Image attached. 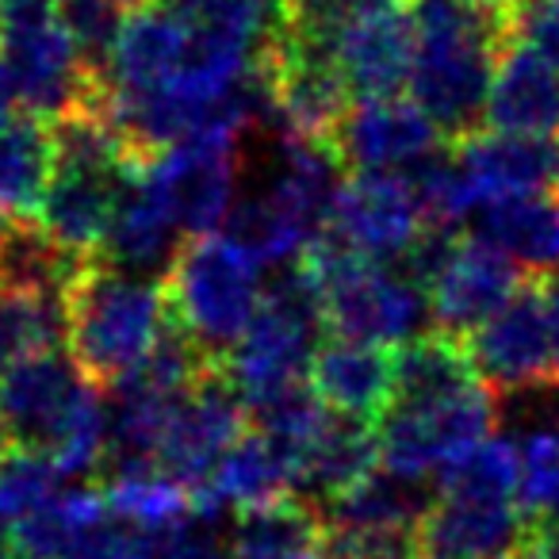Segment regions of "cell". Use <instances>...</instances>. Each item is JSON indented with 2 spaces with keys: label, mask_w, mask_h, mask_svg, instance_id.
<instances>
[{
  "label": "cell",
  "mask_w": 559,
  "mask_h": 559,
  "mask_svg": "<svg viewBox=\"0 0 559 559\" xmlns=\"http://www.w3.org/2000/svg\"><path fill=\"white\" fill-rule=\"evenodd\" d=\"M540 284H544V299H548V314H551V368H556V376H559V272L540 280Z\"/></svg>",
  "instance_id": "cell-39"
},
{
  "label": "cell",
  "mask_w": 559,
  "mask_h": 559,
  "mask_svg": "<svg viewBox=\"0 0 559 559\" xmlns=\"http://www.w3.org/2000/svg\"><path fill=\"white\" fill-rule=\"evenodd\" d=\"M127 4H131V9H139V4H157V0H127Z\"/></svg>",
  "instance_id": "cell-45"
},
{
  "label": "cell",
  "mask_w": 559,
  "mask_h": 559,
  "mask_svg": "<svg viewBox=\"0 0 559 559\" xmlns=\"http://www.w3.org/2000/svg\"><path fill=\"white\" fill-rule=\"evenodd\" d=\"M406 559H433V556H426V551H414V556H406Z\"/></svg>",
  "instance_id": "cell-46"
},
{
  "label": "cell",
  "mask_w": 559,
  "mask_h": 559,
  "mask_svg": "<svg viewBox=\"0 0 559 559\" xmlns=\"http://www.w3.org/2000/svg\"><path fill=\"white\" fill-rule=\"evenodd\" d=\"M215 525H218L215 518H203L195 510L185 525L157 536V559H234L230 544L218 536Z\"/></svg>",
  "instance_id": "cell-38"
},
{
  "label": "cell",
  "mask_w": 559,
  "mask_h": 559,
  "mask_svg": "<svg viewBox=\"0 0 559 559\" xmlns=\"http://www.w3.org/2000/svg\"><path fill=\"white\" fill-rule=\"evenodd\" d=\"M127 12H131L127 0H55V20L62 24V32L70 35V43L96 78L104 73L111 50H116Z\"/></svg>",
  "instance_id": "cell-34"
},
{
  "label": "cell",
  "mask_w": 559,
  "mask_h": 559,
  "mask_svg": "<svg viewBox=\"0 0 559 559\" xmlns=\"http://www.w3.org/2000/svg\"><path fill=\"white\" fill-rule=\"evenodd\" d=\"M165 322V280L131 276L100 257H88L66 292V353L96 388L139 376Z\"/></svg>",
  "instance_id": "cell-3"
},
{
  "label": "cell",
  "mask_w": 559,
  "mask_h": 559,
  "mask_svg": "<svg viewBox=\"0 0 559 559\" xmlns=\"http://www.w3.org/2000/svg\"><path fill=\"white\" fill-rule=\"evenodd\" d=\"M50 177H55V139L47 119L16 116L0 127V215H39Z\"/></svg>",
  "instance_id": "cell-30"
},
{
  "label": "cell",
  "mask_w": 559,
  "mask_h": 559,
  "mask_svg": "<svg viewBox=\"0 0 559 559\" xmlns=\"http://www.w3.org/2000/svg\"><path fill=\"white\" fill-rule=\"evenodd\" d=\"M452 157L464 169L479 207L502 195L551 192L559 185V146L551 139L479 131L452 142Z\"/></svg>",
  "instance_id": "cell-20"
},
{
  "label": "cell",
  "mask_w": 559,
  "mask_h": 559,
  "mask_svg": "<svg viewBox=\"0 0 559 559\" xmlns=\"http://www.w3.org/2000/svg\"><path fill=\"white\" fill-rule=\"evenodd\" d=\"M487 131L518 139L559 134V66L536 50L506 43L487 96Z\"/></svg>",
  "instance_id": "cell-23"
},
{
  "label": "cell",
  "mask_w": 559,
  "mask_h": 559,
  "mask_svg": "<svg viewBox=\"0 0 559 559\" xmlns=\"http://www.w3.org/2000/svg\"><path fill=\"white\" fill-rule=\"evenodd\" d=\"M521 269L479 238H460L444 269L429 284L433 330L467 342L521 292Z\"/></svg>",
  "instance_id": "cell-15"
},
{
  "label": "cell",
  "mask_w": 559,
  "mask_h": 559,
  "mask_svg": "<svg viewBox=\"0 0 559 559\" xmlns=\"http://www.w3.org/2000/svg\"><path fill=\"white\" fill-rule=\"evenodd\" d=\"M495 426L506 441H528V437H559V376H540L510 391H495Z\"/></svg>",
  "instance_id": "cell-36"
},
{
  "label": "cell",
  "mask_w": 559,
  "mask_h": 559,
  "mask_svg": "<svg viewBox=\"0 0 559 559\" xmlns=\"http://www.w3.org/2000/svg\"><path fill=\"white\" fill-rule=\"evenodd\" d=\"M345 169L353 173H391L411 177L426 162H433L449 139L437 123L406 96H376V100H353L342 127L330 139Z\"/></svg>",
  "instance_id": "cell-11"
},
{
  "label": "cell",
  "mask_w": 559,
  "mask_h": 559,
  "mask_svg": "<svg viewBox=\"0 0 559 559\" xmlns=\"http://www.w3.org/2000/svg\"><path fill=\"white\" fill-rule=\"evenodd\" d=\"M100 490L111 510L146 536H165L169 528L185 525L195 513L192 490H185L177 479H169L157 467L154 472H131V475H116V479H104Z\"/></svg>",
  "instance_id": "cell-31"
},
{
  "label": "cell",
  "mask_w": 559,
  "mask_h": 559,
  "mask_svg": "<svg viewBox=\"0 0 559 559\" xmlns=\"http://www.w3.org/2000/svg\"><path fill=\"white\" fill-rule=\"evenodd\" d=\"M533 540V525L518 498H479L437 490L421 521L418 551L433 559H506Z\"/></svg>",
  "instance_id": "cell-16"
},
{
  "label": "cell",
  "mask_w": 559,
  "mask_h": 559,
  "mask_svg": "<svg viewBox=\"0 0 559 559\" xmlns=\"http://www.w3.org/2000/svg\"><path fill=\"white\" fill-rule=\"evenodd\" d=\"M330 58L357 100L399 96V88L411 81L414 62V27L406 9H391L342 27L330 43Z\"/></svg>",
  "instance_id": "cell-21"
},
{
  "label": "cell",
  "mask_w": 559,
  "mask_h": 559,
  "mask_svg": "<svg viewBox=\"0 0 559 559\" xmlns=\"http://www.w3.org/2000/svg\"><path fill=\"white\" fill-rule=\"evenodd\" d=\"M391 365H395L391 406H433L483 388L472 357H467V345L456 342V337L437 334V330L418 337V342L391 349Z\"/></svg>",
  "instance_id": "cell-29"
},
{
  "label": "cell",
  "mask_w": 559,
  "mask_h": 559,
  "mask_svg": "<svg viewBox=\"0 0 559 559\" xmlns=\"http://www.w3.org/2000/svg\"><path fill=\"white\" fill-rule=\"evenodd\" d=\"M556 146H559V139H556Z\"/></svg>",
  "instance_id": "cell-49"
},
{
  "label": "cell",
  "mask_w": 559,
  "mask_h": 559,
  "mask_svg": "<svg viewBox=\"0 0 559 559\" xmlns=\"http://www.w3.org/2000/svg\"><path fill=\"white\" fill-rule=\"evenodd\" d=\"M380 467V437H376V421L345 418V414L330 411L322 433L311 441V449L299 460L296 475V498L311 506H326L330 498L345 495L357 487L365 475Z\"/></svg>",
  "instance_id": "cell-26"
},
{
  "label": "cell",
  "mask_w": 559,
  "mask_h": 559,
  "mask_svg": "<svg viewBox=\"0 0 559 559\" xmlns=\"http://www.w3.org/2000/svg\"><path fill=\"white\" fill-rule=\"evenodd\" d=\"M16 559H131L146 533L108 506L100 487H70L12 528Z\"/></svg>",
  "instance_id": "cell-13"
},
{
  "label": "cell",
  "mask_w": 559,
  "mask_h": 559,
  "mask_svg": "<svg viewBox=\"0 0 559 559\" xmlns=\"http://www.w3.org/2000/svg\"><path fill=\"white\" fill-rule=\"evenodd\" d=\"M139 165L131 169H108V165H55V177L43 195L39 223L47 234H55L62 246L73 253L96 257L108 238L111 215L119 207L127 180L134 177Z\"/></svg>",
  "instance_id": "cell-18"
},
{
  "label": "cell",
  "mask_w": 559,
  "mask_h": 559,
  "mask_svg": "<svg viewBox=\"0 0 559 559\" xmlns=\"http://www.w3.org/2000/svg\"><path fill=\"white\" fill-rule=\"evenodd\" d=\"M0 35H4V9H0Z\"/></svg>",
  "instance_id": "cell-47"
},
{
  "label": "cell",
  "mask_w": 559,
  "mask_h": 559,
  "mask_svg": "<svg viewBox=\"0 0 559 559\" xmlns=\"http://www.w3.org/2000/svg\"><path fill=\"white\" fill-rule=\"evenodd\" d=\"M246 403L238 399L234 383L226 380L223 368H211L195 388H188L173 403L162 452H157V472L177 479L195 498L218 460L246 433Z\"/></svg>",
  "instance_id": "cell-10"
},
{
  "label": "cell",
  "mask_w": 559,
  "mask_h": 559,
  "mask_svg": "<svg viewBox=\"0 0 559 559\" xmlns=\"http://www.w3.org/2000/svg\"><path fill=\"white\" fill-rule=\"evenodd\" d=\"M490 421H495V403H490L487 388H475L467 395L433 406H391L376 421L380 464L388 472L437 487V479L452 464H460L467 452L487 441Z\"/></svg>",
  "instance_id": "cell-8"
},
{
  "label": "cell",
  "mask_w": 559,
  "mask_h": 559,
  "mask_svg": "<svg viewBox=\"0 0 559 559\" xmlns=\"http://www.w3.org/2000/svg\"><path fill=\"white\" fill-rule=\"evenodd\" d=\"M296 460L280 449L272 437L261 429H246L234 441V449L218 460L211 479L195 495V510L203 518H223L226 510H257V506L280 502V498L296 495Z\"/></svg>",
  "instance_id": "cell-22"
},
{
  "label": "cell",
  "mask_w": 559,
  "mask_h": 559,
  "mask_svg": "<svg viewBox=\"0 0 559 559\" xmlns=\"http://www.w3.org/2000/svg\"><path fill=\"white\" fill-rule=\"evenodd\" d=\"M188 58H192V27L173 9H165L162 0L139 4L127 12L100 85L116 96L150 93V88L173 85L188 70Z\"/></svg>",
  "instance_id": "cell-17"
},
{
  "label": "cell",
  "mask_w": 559,
  "mask_h": 559,
  "mask_svg": "<svg viewBox=\"0 0 559 559\" xmlns=\"http://www.w3.org/2000/svg\"><path fill=\"white\" fill-rule=\"evenodd\" d=\"M414 62L406 93L449 142L487 131V96L506 24L479 0H406Z\"/></svg>",
  "instance_id": "cell-1"
},
{
  "label": "cell",
  "mask_w": 559,
  "mask_h": 559,
  "mask_svg": "<svg viewBox=\"0 0 559 559\" xmlns=\"http://www.w3.org/2000/svg\"><path fill=\"white\" fill-rule=\"evenodd\" d=\"M322 334H326V314H322V296L314 280L299 261L280 269L276 280L264 284L253 326L223 365L226 380L246 403V414L311 383L314 357L326 345Z\"/></svg>",
  "instance_id": "cell-5"
},
{
  "label": "cell",
  "mask_w": 559,
  "mask_h": 559,
  "mask_svg": "<svg viewBox=\"0 0 559 559\" xmlns=\"http://www.w3.org/2000/svg\"><path fill=\"white\" fill-rule=\"evenodd\" d=\"M299 264L322 296L330 337L399 349V345L426 337L433 326L429 292L418 280L406 276L399 264L368 261V257L353 253L330 230L311 241Z\"/></svg>",
  "instance_id": "cell-4"
},
{
  "label": "cell",
  "mask_w": 559,
  "mask_h": 559,
  "mask_svg": "<svg viewBox=\"0 0 559 559\" xmlns=\"http://www.w3.org/2000/svg\"><path fill=\"white\" fill-rule=\"evenodd\" d=\"M66 475L43 452H20L12 449L0 464V518L12 528L27 521L32 513L47 510L58 495L66 490Z\"/></svg>",
  "instance_id": "cell-33"
},
{
  "label": "cell",
  "mask_w": 559,
  "mask_h": 559,
  "mask_svg": "<svg viewBox=\"0 0 559 559\" xmlns=\"http://www.w3.org/2000/svg\"><path fill=\"white\" fill-rule=\"evenodd\" d=\"M467 226L472 238L487 241L533 280H548L559 272V195H502L483 203Z\"/></svg>",
  "instance_id": "cell-24"
},
{
  "label": "cell",
  "mask_w": 559,
  "mask_h": 559,
  "mask_svg": "<svg viewBox=\"0 0 559 559\" xmlns=\"http://www.w3.org/2000/svg\"><path fill=\"white\" fill-rule=\"evenodd\" d=\"M528 559H559V528H533Z\"/></svg>",
  "instance_id": "cell-40"
},
{
  "label": "cell",
  "mask_w": 559,
  "mask_h": 559,
  "mask_svg": "<svg viewBox=\"0 0 559 559\" xmlns=\"http://www.w3.org/2000/svg\"><path fill=\"white\" fill-rule=\"evenodd\" d=\"M185 230L177 226L173 211L165 207V200L157 195V188L146 180L142 165L134 169V177L127 180L119 207L111 215L108 238L100 246V261H108L111 269H123L131 276L157 280L177 264L180 249H185Z\"/></svg>",
  "instance_id": "cell-19"
},
{
  "label": "cell",
  "mask_w": 559,
  "mask_h": 559,
  "mask_svg": "<svg viewBox=\"0 0 559 559\" xmlns=\"http://www.w3.org/2000/svg\"><path fill=\"white\" fill-rule=\"evenodd\" d=\"M518 449V506L533 528H559V437L510 441Z\"/></svg>",
  "instance_id": "cell-35"
},
{
  "label": "cell",
  "mask_w": 559,
  "mask_h": 559,
  "mask_svg": "<svg viewBox=\"0 0 559 559\" xmlns=\"http://www.w3.org/2000/svg\"><path fill=\"white\" fill-rule=\"evenodd\" d=\"M426 211L411 177L349 173L326 230L368 261L399 264L426 234Z\"/></svg>",
  "instance_id": "cell-12"
},
{
  "label": "cell",
  "mask_w": 559,
  "mask_h": 559,
  "mask_svg": "<svg viewBox=\"0 0 559 559\" xmlns=\"http://www.w3.org/2000/svg\"><path fill=\"white\" fill-rule=\"evenodd\" d=\"M4 223H9V218H4V215H0V230H4Z\"/></svg>",
  "instance_id": "cell-48"
},
{
  "label": "cell",
  "mask_w": 559,
  "mask_h": 559,
  "mask_svg": "<svg viewBox=\"0 0 559 559\" xmlns=\"http://www.w3.org/2000/svg\"><path fill=\"white\" fill-rule=\"evenodd\" d=\"M88 264L85 253L43 230L39 218H9L0 230V292L9 296H58L66 299L78 272Z\"/></svg>",
  "instance_id": "cell-27"
},
{
  "label": "cell",
  "mask_w": 559,
  "mask_h": 559,
  "mask_svg": "<svg viewBox=\"0 0 559 559\" xmlns=\"http://www.w3.org/2000/svg\"><path fill=\"white\" fill-rule=\"evenodd\" d=\"M234 559H326V521L322 510L288 495L280 502L234 513Z\"/></svg>",
  "instance_id": "cell-28"
},
{
  "label": "cell",
  "mask_w": 559,
  "mask_h": 559,
  "mask_svg": "<svg viewBox=\"0 0 559 559\" xmlns=\"http://www.w3.org/2000/svg\"><path fill=\"white\" fill-rule=\"evenodd\" d=\"M9 452H12V441H9V433H4V426H0V464H4Z\"/></svg>",
  "instance_id": "cell-44"
},
{
  "label": "cell",
  "mask_w": 559,
  "mask_h": 559,
  "mask_svg": "<svg viewBox=\"0 0 559 559\" xmlns=\"http://www.w3.org/2000/svg\"><path fill=\"white\" fill-rule=\"evenodd\" d=\"M169 314L215 365H226L261 311V261L226 234L195 238L165 276Z\"/></svg>",
  "instance_id": "cell-6"
},
{
  "label": "cell",
  "mask_w": 559,
  "mask_h": 559,
  "mask_svg": "<svg viewBox=\"0 0 559 559\" xmlns=\"http://www.w3.org/2000/svg\"><path fill=\"white\" fill-rule=\"evenodd\" d=\"M16 556V540H12V525L0 518V559H12Z\"/></svg>",
  "instance_id": "cell-42"
},
{
  "label": "cell",
  "mask_w": 559,
  "mask_h": 559,
  "mask_svg": "<svg viewBox=\"0 0 559 559\" xmlns=\"http://www.w3.org/2000/svg\"><path fill=\"white\" fill-rule=\"evenodd\" d=\"M66 345V299L0 292V376L35 353Z\"/></svg>",
  "instance_id": "cell-32"
},
{
  "label": "cell",
  "mask_w": 559,
  "mask_h": 559,
  "mask_svg": "<svg viewBox=\"0 0 559 559\" xmlns=\"http://www.w3.org/2000/svg\"><path fill=\"white\" fill-rule=\"evenodd\" d=\"M311 388L326 403V411L360 421H380L391 406V391H395L391 349L330 337L314 357Z\"/></svg>",
  "instance_id": "cell-25"
},
{
  "label": "cell",
  "mask_w": 559,
  "mask_h": 559,
  "mask_svg": "<svg viewBox=\"0 0 559 559\" xmlns=\"http://www.w3.org/2000/svg\"><path fill=\"white\" fill-rule=\"evenodd\" d=\"M464 345L490 395L551 376V314L540 280H525L518 296Z\"/></svg>",
  "instance_id": "cell-14"
},
{
  "label": "cell",
  "mask_w": 559,
  "mask_h": 559,
  "mask_svg": "<svg viewBox=\"0 0 559 559\" xmlns=\"http://www.w3.org/2000/svg\"><path fill=\"white\" fill-rule=\"evenodd\" d=\"M146 180L173 211L185 238H211L226 226L241 188V134L203 131L142 162Z\"/></svg>",
  "instance_id": "cell-9"
},
{
  "label": "cell",
  "mask_w": 559,
  "mask_h": 559,
  "mask_svg": "<svg viewBox=\"0 0 559 559\" xmlns=\"http://www.w3.org/2000/svg\"><path fill=\"white\" fill-rule=\"evenodd\" d=\"M502 24L506 43L528 47L559 66V0H518L502 16Z\"/></svg>",
  "instance_id": "cell-37"
},
{
  "label": "cell",
  "mask_w": 559,
  "mask_h": 559,
  "mask_svg": "<svg viewBox=\"0 0 559 559\" xmlns=\"http://www.w3.org/2000/svg\"><path fill=\"white\" fill-rule=\"evenodd\" d=\"M0 70L16 93L20 111L50 123L81 108L100 85L55 20V4L4 12Z\"/></svg>",
  "instance_id": "cell-7"
},
{
  "label": "cell",
  "mask_w": 559,
  "mask_h": 559,
  "mask_svg": "<svg viewBox=\"0 0 559 559\" xmlns=\"http://www.w3.org/2000/svg\"><path fill=\"white\" fill-rule=\"evenodd\" d=\"M479 4H483V9H490V12H498V16H506V12H510L518 0H479Z\"/></svg>",
  "instance_id": "cell-43"
},
{
  "label": "cell",
  "mask_w": 559,
  "mask_h": 559,
  "mask_svg": "<svg viewBox=\"0 0 559 559\" xmlns=\"http://www.w3.org/2000/svg\"><path fill=\"white\" fill-rule=\"evenodd\" d=\"M0 426L12 449L50 456L70 483L100 475L108 456V395L62 349L24 357L0 376Z\"/></svg>",
  "instance_id": "cell-2"
},
{
  "label": "cell",
  "mask_w": 559,
  "mask_h": 559,
  "mask_svg": "<svg viewBox=\"0 0 559 559\" xmlns=\"http://www.w3.org/2000/svg\"><path fill=\"white\" fill-rule=\"evenodd\" d=\"M16 116H24V111H20L16 93H12L9 78H4V70H0V127L12 123V119H16Z\"/></svg>",
  "instance_id": "cell-41"
}]
</instances>
